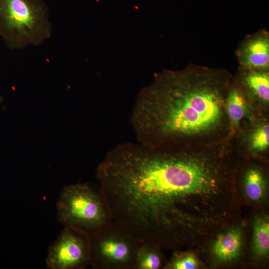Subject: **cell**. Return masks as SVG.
Instances as JSON below:
<instances>
[{
    "instance_id": "11",
    "label": "cell",
    "mask_w": 269,
    "mask_h": 269,
    "mask_svg": "<svg viewBox=\"0 0 269 269\" xmlns=\"http://www.w3.org/2000/svg\"><path fill=\"white\" fill-rule=\"evenodd\" d=\"M226 108L231 125L237 127L245 114L246 102L242 91L233 85L226 100Z\"/></svg>"
},
{
    "instance_id": "15",
    "label": "cell",
    "mask_w": 269,
    "mask_h": 269,
    "mask_svg": "<svg viewBox=\"0 0 269 269\" xmlns=\"http://www.w3.org/2000/svg\"><path fill=\"white\" fill-rule=\"evenodd\" d=\"M198 265L196 257L190 254H176L166 266L173 269H194Z\"/></svg>"
},
{
    "instance_id": "9",
    "label": "cell",
    "mask_w": 269,
    "mask_h": 269,
    "mask_svg": "<svg viewBox=\"0 0 269 269\" xmlns=\"http://www.w3.org/2000/svg\"><path fill=\"white\" fill-rule=\"evenodd\" d=\"M248 71L244 78L248 89L261 100H269V76L267 70H245Z\"/></svg>"
},
{
    "instance_id": "14",
    "label": "cell",
    "mask_w": 269,
    "mask_h": 269,
    "mask_svg": "<svg viewBox=\"0 0 269 269\" xmlns=\"http://www.w3.org/2000/svg\"><path fill=\"white\" fill-rule=\"evenodd\" d=\"M269 145V125L266 124L259 127L251 137V148L258 151L267 149Z\"/></svg>"
},
{
    "instance_id": "2",
    "label": "cell",
    "mask_w": 269,
    "mask_h": 269,
    "mask_svg": "<svg viewBox=\"0 0 269 269\" xmlns=\"http://www.w3.org/2000/svg\"><path fill=\"white\" fill-rule=\"evenodd\" d=\"M232 79L227 70L195 65L159 73L133 109L137 142L154 147L189 145L219 134L227 124Z\"/></svg>"
},
{
    "instance_id": "12",
    "label": "cell",
    "mask_w": 269,
    "mask_h": 269,
    "mask_svg": "<svg viewBox=\"0 0 269 269\" xmlns=\"http://www.w3.org/2000/svg\"><path fill=\"white\" fill-rule=\"evenodd\" d=\"M254 249L258 255L264 256L269 251V223L267 218L256 220L254 229Z\"/></svg>"
},
{
    "instance_id": "10",
    "label": "cell",
    "mask_w": 269,
    "mask_h": 269,
    "mask_svg": "<svg viewBox=\"0 0 269 269\" xmlns=\"http://www.w3.org/2000/svg\"><path fill=\"white\" fill-rule=\"evenodd\" d=\"M158 246L141 243L136 254L134 269H158L162 264Z\"/></svg>"
},
{
    "instance_id": "8",
    "label": "cell",
    "mask_w": 269,
    "mask_h": 269,
    "mask_svg": "<svg viewBox=\"0 0 269 269\" xmlns=\"http://www.w3.org/2000/svg\"><path fill=\"white\" fill-rule=\"evenodd\" d=\"M242 245V236L239 230H233L219 235L212 247L216 258L221 262H228L239 255Z\"/></svg>"
},
{
    "instance_id": "6",
    "label": "cell",
    "mask_w": 269,
    "mask_h": 269,
    "mask_svg": "<svg viewBox=\"0 0 269 269\" xmlns=\"http://www.w3.org/2000/svg\"><path fill=\"white\" fill-rule=\"evenodd\" d=\"M46 264L49 269H84L90 266V236L64 227L49 246Z\"/></svg>"
},
{
    "instance_id": "5",
    "label": "cell",
    "mask_w": 269,
    "mask_h": 269,
    "mask_svg": "<svg viewBox=\"0 0 269 269\" xmlns=\"http://www.w3.org/2000/svg\"><path fill=\"white\" fill-rule=\"evenodd\" d=\"M90 239L92 269H134L141 242L114 222Z\"/></svg>"
},
{
    "instance_id": "1",
    "label": "cell",
    "mask_w": 269,
    "mask_h": 269,
    "mask_svg": "<svg viewBox=\"0 0 269 269\" xmlns=\"http://www.w3.org/2000/svg\"><path fill=\"white\" fill-rule=\"evenodd\" d=\"M188 146L122 143L98 165L97 179L114 222L139 242L157 244L177 236L181 204L215 187L217 170Z\"/></svg>"
},
{
    "instance_id": "13",
    "label": "cell",
    "mask_w": 269,
    "mask_h": 269,
    "mask_svg": "<svg viewBox=\"0 0 269 269\" xmlns=\"http://www.w3.org/2000/svg\"><path fill=\"white\" fill-rule=\"evenodd\" d=\"M245 192L249 199L253 201L261 199L265 192V183L261 172L256 169L248 171L245 177Z\"/></svg>"
},
{
    "instance_id": "16",
    "label": "cell",
    "mask_w": 269,
    "mask_h": 269,
    "mask_svg": "<svg viewBox=\"0 0 269 269\" xmlns=\"http://www.w3.org/2000/svg\"><path fill=\"white\" fill-rule=\"evenodd\" d=\"M3 100V97L1 95H0V104L2 102Z\"/></svg>"
},
{
    "instance_id": "7",
    "label": "cell",
    "mask_w": 269,
    "mask_h": 269,
    "mask_svg": "<svg viewBox=\"0 0 269 269\" xmlns=\"http://www.w3.org/2000/svg\"><path fill=\"white\" fill-rule=\"evenodd\" d=\"M237 55L245 70H268L269 66V36L261 31L246 38L239 48Z\"/></svg>"
},
{
    "instance_id": "4",
    "label": "cell",
    "mask_w": 269,
    "mask_h": 269,
    "mask_svg": "<svg viewBox=\"0 0 269 269\" xmlns=\"http://www.w3.org/2000/svg\"><path fill=\"white\" fill-rule=\"evenodd\" d=\"M51 35L48 7L42 0H0V37L9 49L37 46Z\"/></svg>"
},
{
    "instance_id": "3",
    "label": "cell",
    "mask_w": 269,
    "mask_h": 269,
    "mask_svg": "<svg viewBox=\"0 0 269 269\" xmlns=\"http://www.w3.org/2000/svg\"><path fill=\"white\" fill-rule=\"evenodd\" d=\"M57 217L64 227L93 236L114 222L111 210L99 185L79 183L67 186L56 203Z\"/></svg>"
}]
</instances>
